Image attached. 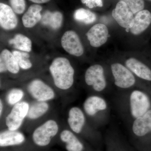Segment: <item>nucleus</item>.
<instances>
[{"instance_id": "obj_1", "label": "nucleus", "mask_w": 151, "mask_h": 151, "mask_svg": "<svg viewBox=\"0 0 151 151\" xmlns=\"http://www.w3.org/2000/svg\"><path fill=\"white\" fill-rule=\"evenodd\" d=\"M114 102L119 116L129 126L151 110L150 98L146 90L142 89L118 91Z\"/></svg>"}, {"instance_id": "obj_2", "label": "nucleus", "mask_w": 151, "mask_h": 151, "mask_svg": "<svg viewBox=\"0 0 151 151\" xmlns=\"http://www.w3.org/2000/svg\"><path fill=\"white\" fill-rule=\"evenodd\" d=\"M125 50L137 49L149 44L151 38V11L145 9L135 15L132 27L118 34L115 38Z\"/></svg>"}, {"instance_id": "obj_3", "label": "nucleus", "mask_w": 151, "mask_h": 151, "mask_svg": "<svg viewBox=\"0 0 151 151\" xmlns=\"http://www.w3.org/2000/svg\"><path fill=\"white\" fill-rule=\"evenodd\" d=\"M139 79L151 82V47L118 50L113 53Z\"/></svg>"}, {"instance_id": "obj_4", "label": "nucleus", "mask_w": 151, "mask_h": 151, "mask_svg": "<svg viewBox=\"0 0 151 151\" xmlns=\"http://www.w3.org/2000/svg\"><path fill=\"white\" fill-rule=\"evenodd\" d=\"M105 60L108 64L113 86L118 91L133 89L147 91L148 83L139 79L114 55Z\"/></svg>"}, {"instance_id": "obj_5", "label": "nucleus", "mask_w": 151, "mask_h": 151, "mask_svg": "<svg viewBox=\"0 0 151 151\" xmlns=\"http://www.w3.org/2000/svg\"><path fill=\"white\" fill-rule=\"evenodd\" d=\"M84 78L86 85L100 95L107 93L114 87L105 60L89 66L84 73Z\"/></svg>"}, {"instance_id": "obj_6", "label": "nucleus", "mask_w": 151, "mask_h": 151, "mask_svg": "<svg viewBox=\"0 0 151 151\" xmlns=\"http://www.w3.org/2000/svg\"><path fill=\"white\" fill-rule=\"evenodd\" d=\"M49 69L55 84L58 88L66 90L73 86L75 70L67 58H55L52 63Z\"/></svg>"}, {"instance_id": "obj_7", "label": "nucleus", "mask_w": 151, "mask_h": 151, "mask_svg": "<svg viewBox=\"0 0 151 151\" xmlns=\"http://www.w3.org/2000/svg\"><path fill=\"white\" fill-rule=\"evenodd\" d=\"M85 115L95 119L98 126H105L109 122L110 108L106 99L100 94L87 97L83 104Z\"/></svg>"}, {"instance_id": "obj_8", "label": "nucleus", "mask_w": 151, "mask_h": 151, "mask_svg": "<svg viewBox=\"0 0 151 151\" xmlns=\"http://www.w3.org/2000/svg\"><path fill=\"white\" fill-rule=\"evenodd\" d=\"M111 16L113 22L111 29L114 38L119 33L129 29L134 24L135 15L122 1H119L116 3Z\"/></svg>"}, {"instance_id": "obj_9", "label": "nucleus", "mask_w": 151, "mask_h": 151, "mask_svg": "<svg viewBox=\"0 0 151 151\" xmlns=\"http://www.w3.org/2000/svg\"><path fill=\"white\" fill-rule=\"evenodd\" d=\"M90 46L97 49L104 46L113 38V34L110 26L102 21L92 25L85 34Z\"/></svg>"}, {"instance_id": "obj_10", "label": "nucleus", "mask_w": 151, "mask_h": 151, "mask_svg": "<svg viewBox=\"0 0 151 151\" xmlns=\"http://www.w3.org/2000/svg\"><path fill=\"white\" fill-rule=\"evenodd\" d=\"M58 130L56 122L54 120H48L35 130L32 134L33 141L40 147L47 146L57 134Z\"/></svg>"}, {"instance_id": "obj_11", "label": "nucleus", "mask_w": 151, "mask_h": 151, "mask_svg": "<svg viewBox=\"0 0 151 151\" xmlns=\"http://www.w3.org/2000/svg\"><path fill=\"white\" fill-rule=\"evenodd\" d=\"M61 45L68 53L73 56L80 57L84 55V47L80 37L76 32L69 30L63 36Z\"/></svg>"}, {"instance_id": "obj_12", "label": "nucleus", "mask_w": 151, "mask_h": 151, "mask_svg": "<svg viewBox=\"0 0 151 151\" xmlns=\"http://www.w3.org/2000/svg\"><path fill=\"white\" fill-rule=\"evenodd\" d=\"M29 106L28 103L22 102L14 105L10 113L6 117V124L9 130L16 131L21 126L27 116Z\"/></svg>"}, {"instance_id": "obj_13", "label": "nucleus", "mask_w": 151, "mask_h": 151, "mask_svg": "<svg viewBox=\"0 0 151 151\" xmlns=\"http://www.w3.org/2000/svg\"><path fill=\"white\" fill-rule=\"evenodd\" d=\"M27 90L31 95L38 101L45 102L55 97L53 89L39 79L31 81L27 86Z\"/></svg>"}, {"instance_id": "obj_14", "label": "nucleus", "mask_w": 151, "mask_h": 151, "mask_svg": "<svg viewBox=\"0 0 151 151\" xmlns=\"http://www.w3.org/2000/svg\"><path fill=\"white\" fill-rule=\"evenodd\" d=\"M131 133L136 138H141L151 133V110L135 119L129 125Z\"/></svg>"}, {"instance_id": "obj_15", "label": "nucleus", "mask_w": 151, "mask_h": 151, "mask_svg": "<svg viewBox=\"0 0 151 151\" xmlns=\"http://www.w3.org/2000/svg\"><path fill=\"white\" fill-rule=\"evenodd\" d=\"M86 116L80 108L74 107L70 109L68 122L73 132L76 134H81L86 126Z\"/></svg>"}, {"instance_id": "obj_16", "label": "nucleus", "mask_w": 151, "mask_h": 151, "mask_svg": "<svg viewBox=\"0 0 151 151\" xmlns=\"http://www.w3.org/2000/svg\"><path fill=\"white\" fill-rule=\"evenodd\" d=\"M18 20L14 12L9 6L0 4V24L4 29L10 30L16 27Z\"/></svg>"}, {"instance_id": "obj_17", "label": "nucleus", "mask_w": 151, "mask_h": 151, "mask_svg": "<svg viewBox=\"0 0 151 151\" xmlns=\"http://www.w3.org/2000/svg\"><path fill=\"white\" fill-rule=\"evenodd\" d=\"M19 66L12 53L5 49L0 55V72L1 73L9 71L13 73H18Z\"/></svg>"}, {"instance_id": "obj_18", "label": "nucleus", "mask_w": 151, "mask_h": 151, "mask_svg": "<svg viewBox=\"0 0 151 151\" xmlns=\"http://www.w3.org/2000/svg\"><path fill=\"white\" fill-rule=\"evenodd\" d=\"M25 140L24 136L22 133L16 131H4L0 134V146L1 147L17 145Z\"/></svg>"}, {"instance_id": "obj_19", "label": "nucleus", "mask_w": 151, "mask_h": 151, "mask_svg": "<svg viewBox=\"0 0 151 151\" xmlns=\"http://www.w3.org/2000/svg\"><path fill=\"white\" fill-rule=\"evenodd\" d=\"M41 6L33 4L30 6L22 18L23 24L25 27H33L42 19L40 12L42 10Z\"/></svg>"}, {"instance_id": "obj_20", "label": "nucleus", "mask_w": 151, "mask_h": 151, "mask_svg": "<svg viewBox=\"0 0 151 151\" xmlns=\"http://www.w3.org/2000/svg\"><path fill=\"white\" fill-rule=\"evenodd\" d=\"M61 141L65 143V148L68 151H83L84 146L83 143L71 131L65 130L60 135Z\"/></svg>"}, {"instance_id": "obj_21", "label": "nucleus", "mask_w": 151, "mask_h": 151, "mask_svg": "<svg viewBox=\"0 0 151 151\" xmlns=\"http://www.w3.org/2000/svg\"><path fill=\"white\" fill-rule=\"evenodd\" d=\"M73 18L76 21L86 25L94 24L98 20V17L95 13L84 8L76 10L73 14Z\"/></svg>"}, {"instance_id": "obj_22", "label": "nucleus", "mask_w": 151, "mask_h": 151, "mask_svg": "<svg viewBox=\"0 0 151 151\" xmlns=\"http://www.w3.org/2000/svg\"><path fill=\"white\" fill-rule=\"evenodd\" d=\"M63 15L59 12H51L47 11L42 17V24L53 29H59L62 25Z\"/></svg>"}, {"instance_id": "obj_23", "label": "nucleus", "mask_w": 151, "mask_h": 151, "mask_svg": "<svg viewBox=\"0 0 151 151\" xmlns=\"http://www.w3.org/2000/svg\"><path fill=\"white\" fill-rule=\"evenodd\" d=\"M9 43L13 45L15 48L22 51L29 52L31 50V41L27 37L20 34L15 36L13 39L9 41Z\"/></svg>"}, {"instance_id": "obj_24", "label": "nucleus", "mask_w": 151, "mask_h": 151, "mask_svg": "<svg viewBox=\"0 0 151 151\" xmlns=\"http://www.w3.org/2000/svg\"><path fill=\"white\" fill-rule=\"evenodd\" d=\"M48 109L49 105L47 103L37 101L29 107L27 118L30 119H37L44 115Z\"/></svg>"}, {"instance_id": "obj_25", "label": "nucleus", "mask_w": 151, "mask_h": 151, "mask_svg": "<svg viewBox=\"0 0 151 151\" xmlns=\"http://www.w3.org/2000/svg\"><path fill=\"white\" fill-rule=\"evenodd\" d=\"M12 53L19 66L22 68L28 69L32 67V64L29 59V55L27 52L14 50Z\"/></svg>"}, {"instance_id": "obj_26", "label": "nucleus", "mask_w": 151, "mask_h": 151, "mask_svg": "<svg viewBox=\"0 0 151 151\" xmlns=\"http://www.w3.org/2000/svg\"><path fill=\"white\" fill-rule=\"evenodd\" d=\"M23 91L19 89H13L9 92L7 95V103L10 105H15L22 100L24 96Z\"/></svg>"}, {"instance_id": "obj_27", "label": "nucleus", "mask_w": 151, "mask_h": 151, "mask_svg": "<svg viewBox=\"0 0 151 151\" xmlns=\"http://www.w3.org/2000/svg\"><path fill=\"white\" fill-rule=\"evenodd\" d=\"M126 3L127 6L135 15L138 12L145 9L146 4L145 0H119Z\"/></svg>"}, {"instance_id": "obj_28", "label": "nucleus", "mask_w": 151, "mask_h": 151, "mask_svg": "<svg viewBox=\"0 0 151 151\" xmlns=\"http://www.w3.org/2000/svg\"><path fill=\"white\" fill-rule=\"evenodd\" d=\"M12 8L17 14H22L26 7L25 0H9Z\"/></svg>"}, {"instance_id": "obj_29", "label": "nucleus", "mask_w": 151, "mask_h": 151, "mask_svg": "<svg viewBox=\"0 0 151 151\" xmlns=\"http://www.w3.org/2000/svg\"><path fill=\"white\" fill-rule=\"evenodd\" d=\"M81 3L89 9L102 8L104 6L103 0H81Z\"/></svg>"}, {"instance_id": "obj_30", "label": "nucleus", "mask_w": 151, "mask_h": 151, "mask_svg": "<svg viewBox=\"0 0 151 151\" xmlns=\"http://www.w3.org/2000/svg\"><path fill=\"white\" fill-rule=\"evenodd\" d=\"M33 2L36 3V4H44L50 1V0H29Z\"/></svg>"}, {"instance_id": "obj_31", "label": "nucleus", "mask_w": 151, "mask_h": 151, "mask_svg": "<svg viewBox=\"0 0 151 151\" xmlns=\"http://www.w3.org/2000/svg\"><path fill=\"white\" fill-rule=\"evenodd\" d=\"M3 103L2 102V100H1V101H0V115L1 116L2 113L3 111Z\"/></svg>"}, {"instance_id": "obj_32", "label": "nucleus", "mask_w": 151, "mask_h": 151, "mask_svg": "<svg viewBox=\"0 0 151 151\" xmlns=\"http://www.w3.org/2000/svg\"><path fill=\"white\" fill-rule=\"evenodd\" d=\"M147 1H150V2H151V0H147Z\"/></svg>"}]
</instances>
